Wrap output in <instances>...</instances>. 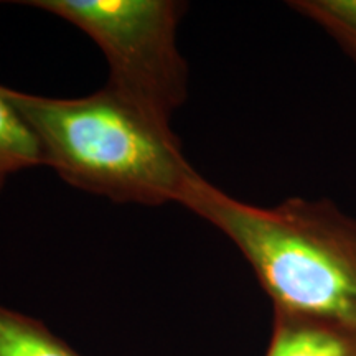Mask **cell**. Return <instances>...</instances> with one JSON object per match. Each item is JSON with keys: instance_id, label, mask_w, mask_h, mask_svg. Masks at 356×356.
Segmentation results:
<instances>
[{"instance_id": "5b68a950", "label": "cell", "mask_w": 356, "mask_h": 356, "mask_svg": "<svg viewBox=\"0 0 356 356\" xmlns=\"http://www.w3.org/2000/svg\"><path fill=\"white\" fill-rule=\"evenodd\" d=\"M0 356H79L37 318L0 305Z\"/></svg>"}, {"instance_id": "52a82bcc", "label": "cell", "mask_w": 356, "mask_h": 356, "mask_svg": "<svg viewBox=\"0 0 356 356\" xmlns=\"http://www.w3.org/2000/svg\"><path fill=\"white\" fill-rule=\"evenodd\" d=\"M289 6L322 25L356 60V0H300Z\"/></svg>"}, {"instance_id": "7a4b0ae2", "label": "cell", "mask_w": 356, "mask_h": 356, "mask_svg": "<svg viewBox=\"0 0 356 356\" xmlns=\"http://www.w3.org/2000/svg\"><path fill=\"white\" fill-rule=\"evenodd\" d=\"M0 95L42 145L44 165L70 185L118 203H180L197 170L170 127L106 86L78 99H55L0 84Z\"/></svg>"}, {"instance_id": "3957f363", "label": "cell", "mask_w": 356, "mask_h": 356, "mask_svg": "<svg viewBox=\"0 0 356 356\" xmlns=\"http://www.w3.org/2000/svg\"><path fill=\"white\" fill-rule=\"evenodd\" d=\"M76 25L109 63L108 88L162 126L186 99V65L177 48L185 3L173 0L24 2Z\"/></svg>"}, {"instance_id": "8992f818", "label": "cell", "mask_w": 356, "mask_h": 356, "mask_svg": "<svg viewBox=\"0 0 356 356\" xmlns=\"http://www.w3.org/2000/svg\"><path fill=\"white\" fill-rule=\"evenodd\" d=\"M40 165H44V157L38 139L0 95V191L13 173Z\"/></svg>"}, {"instance_id": "277c9868", "label": "cell", "mask_w": 356, "mask_h": 356, "mask_svg": "<svg viewBox=\"0 0 356 356\" xmlns=\"http://www.w3.org/2000/svg\"><path fill=\"white\" fill-rule=\"evenodd\" d=\"M266 356H356V328L274 312L273 337Z\"/></svg>"}, {"instance_id": "6da1fadb", "label": "cell", "mask_w": 356, "mask_h": 356, "mask_svg": "<svg viewBox=\"0 0 356 356\" xmlns=\"http://www.w3.org/2000/svg\"><path fill=\"white\" fill-rule=\"evenodd\" d=\"M180 204L228 236L274 312L356 328V220L328 200L244 203L197 173Z\"/></svg>"}]
</instances>
